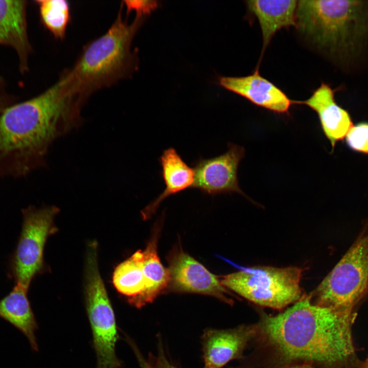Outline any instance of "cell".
<instances>
[{
	"label": "cell",
	"mask_w": 368,
	"mask_h": 368,
	"mask_svg": "<svg viewBox=\"0 0 368 368\" xmlns=\"http://www.w3.org/2000/svg\"><path fill=\"white\" fill-rule=\"evenodd\" d=\"M135 355L141 368H149L147 360L143 356L140 351H136Z\"/></svg>",
	"instance_id": "obj_24"
},
{
	"label": "cell",
	"mask_w": 368,
	"mask_h": 368,
	"mask_svg": "<svg viewBox=\"0 0 368 368\" xmlns=\"http://www.w3.org/2000/svg\"><path fill=\"white\" fill-rule=\"evenodd\" d=\"M28 290L15 284L11 291L0 300V317L21 331L32 349L38 351L35 335L38 326L28 298Z\"/></svg>",
	"instance_id": "obj_18"
},
{
	"label": "cell",
	"mask_w": 368,
	"mask_h": 368,
	"mask_svg": "<svg viewBox=\"0 0 368 368\" xmlns=\"http://www.w3.org/2000/svg\"><path fill=\"white\" fill-rule=\"evenodd\" d=\"M220 85L261 107L278 113H288L293 101L271 82L262 76L258 69L243 77H221Z\"/></svg>",
	"instance_id": "obj_12"
},
{
	"label": "cell",
	"mask_w": 368,
	"mask_h": 368,
	"mask_svg": "<svg viewBox=\"0 0 368 368\" xmlns=\"http://www.w3.org/2000/svg\"><path fill=\"white\" fill-rule=\"evenodd\" d=\"M303 269L296 266L241 268L222 277L221 284L260 306L282 310L305 295L300 285Z\"/></svg>",
	"instance_id": "obj_5"
},
{
	"label": "cell",
	"mask_w": 368,
	"mask_h": 368,
	"mask_svg": "<svg viewBox=\"0 0 368 368\" xmlns=\"http://www.w3.org/2000/svg\"><path fill=\"white\" fill-rule=\"evenodd\" d=\"M283 368H316L314 365L309 363H298L286 366Z\"/></svg>",
	"instance_id": "obj_25"
},
{
	"label": "cell",
	"mask_w": 368,
	"mask_h": 368,
	"mask_svg": "<svg viewBox=\"0 0 368 368\" xmlns=\"http://www.w3.org/2000/svg\"><path fill=\"white\" fill-rule=\"evenodd\" d=\"M307 105L317 114L324 134L332 148L345 138L353 124L348 112L338 105L334 99V90L322 83L308 99L293 101Z\"/></svg>",
	"instance_id": "obj_13"
},
{
	"label": "cell",
	"mask_w": 368,
	"mask_h": 368,
	"mask_svg": "<svg viewBox=\"0 0 368 368\" xmlns=\"http://www.w3.org/2000/svg\"><path fill=\"white\" fill-rule=\"evenodd\" d=\"M167 259L170 277L169 290L211 295L229 305L233 304L219 278L185 252L180 243L174 246Z\"/></svg>",
	"instance_id": "obj_9"
},
{
	"label": "cell",
	"mask_w": 368,
	"mask_h": 368,
	"mask_svg": "<svg viewBox=\"0 0 368 368\" xmlns=\"http://www.w3.org/2000/svg\"><path fill=\"white\" fill-rule=\"evenodd\" d=\"M157 354H150L147 360L149 368H178L172 364L166 355L161 339L159 338Z\"/></svg>",
	"instance_id": "obj_22"
},
{
	"label": "cell",
	"mask_w": 368,
	"mask_h": 368,
	"mask_svg": "<svg viewBox=\"0 0 368 368\" xmlns=\"http://www.w3.org/2000/svg\"><path fill=\"white\" fill-rule=\"evenodd\" d=\"M25 1L0 0V43L15 50L22 70L27 67L30 44L27 31Z\"/></svg>",
	"instance_id": "obj_15"
},
{
	"label": "cell",
	"mask_w": 368,
	"mask_h": 368,
	"mask_svg": "<svg viewBox=\"0 0 368 368\" xmlns=\"http://www.w3.org/2000/svg\"><path fill=\"white\" fill-rule=\"evenodd\" d=\"M142 259L143 251L139 250L120 263L113 274L114 287L119 292L127 297L131 305L145 288Z\"/></svg>",
	"instance_id": "obj_19"
},
{
	"label": "cell",
	"mask_w": 368,
	"mask_h": 368,
	"mask_svg": "<svg viewBox=\"0 0 368 368\" xmlns=\"http://www.w3.org/2000/svg\"><path fill=\"white\" fill-rule=\"evenodd\" d=\"M41 20L45 27L57 39L65 36L70 18V8L64 0L38 1Z\"/></svg>",
	"instance_id": "obj_20"
},
{
	"label": "cell",
	"mask_w": 368,
	"mask_h": 368,
	"mask_svg": "<svg viewBox=\"0 0 368 368\" xmlns=\"http://www.w3.org/2000/svg\"><path fill=\"white\" fill-rule=\"evenodd\" d=\"M59 211L54 205L29 206L22 210V228L12 258L11 270L15 284L27 290L42 269L45 243L55 229L54 221Z\"/></svg>",
	"instance_id": "obj_8"
},
{
	"label": "cell",
	"mask_w": 368,
	"mask_h": 368,
	"mask_svg": "<svg viewBox=\"0 0 368 368\" xmlns=\"http://www.w3.org/2000/svg\"><path fill=\"white\" fill-rule=\"evenodd\" d=\"M363 6L358 1H298L295 28L316 49L344 54L364 32Z\"/></svg>",
	"instance_id": "obj_4"
},
{
	"label": "cell",
	"mask_w": 368,
	"mask_h": 368,
	"mask_svg": "<svg viewBox=\"0 0 368 368\" xmlns=\"http://www.w3.org/2000/svg\"><path fill=\"white\" fill-rule=\"evenodd\" d=\"M6 103L0 96V113L6 108Z\"/></svg>",
	"instance_id": "obj_26"
},
{
	"label": "cell",
	"mask_w": 368,
	"mask_h": 368,
	"mask_svg": "<svg viewBox=\"0 0 368 368\" xmlns=\"http://www.w3.org/2000/svg\"><path fill=\"white\" fill-rule=\"evenodd\" d=\"M225 153L210 158H199L193 164L194 182L192 189L215 195L238 193L244 195L239 186L238 168L245 149L229 143Z\"/></svg>",
	"instance_id": "obj_10"
},
{
	"label": "cell",
	"mask_w": 368,
	"mask_h": 368,
	"mask_svg": "<svg viewBox=\"0 0 368 368\" xmlns=\"http://www.w3.org/2000/svg\"><path fill=\"white\" fill-rule=\"evenodd\" d=\"M358 368H368V357L363 362H360Z\"/></svg>",
	"instance_id": "obj_27"
},
{
	"label": "cell",
	"mask_w": 368,
	"mask_h": 368,
	"mask_svg": "<svg viewBox=\"0 0 368 368\" xmlns=\"http://www.w3.org/2000/svg\"><path fill=\"white\" fill-rule=\"evenodd\" d=\"M347 146L352 150L368 154V122L353 125L345 137Z\"/></svg>",
	"instance_id": "obj_21"
},
{
	"label": "cell",
	"mask_w": 368,
	"mask_h": 368,
	"mask_svg": "<svg viewBox=\"0 0 368 368\" xmlns=\"http://www.w3.org/2000/svg\"><path fill=\"white\" fill-rule=\"evenodd\" d=\"M125 5L127 9V12L134 10L136 13H142L148 15L157 7L155 1H125Z\"/></svg>",
	"instance_id": "obj_23"
},
{
	"label": "cell",
	"mask_w": 368,
	"mask_h": 368,
	"mask_svg": "<svg viewBox=\"0 0 368 368\" xmlns=\"http://www.w3.org/2000/svg\"><path fill=\"white\" fill-rule=\"evenodd\" d=\"M354 310L319 306L304 295L275 315L260 313L254 350L236 368H283L309 363L316 368H358L352 327Z\"/></svg>",
	"instance_id": "obj_1"
},
{
	"label": "cell",
	"mask_w": 368,
	"mask_h": 368,
	"mask_svg": "<svg viewBox=\"0 0 368 368\" xmlns=\"http://www.w3.org/2000/svg\"><path fill=\"white\" fill-rule=\"evenodd\" d=\"M160 225L158 221L154 226L151 238L145 249L143 251L142 263L146 285L142 293L132 305L137 308L152 303L169 287L170 279L169 270L163 265L157 254V246Z\"/></svg>",
	"instance_id": "obj_17"
},
{
	"label": "cell",
	"mask_w": 368,
	"mask_h": 368,
	"mask_svg": "<svg viewBox=\"0 0 368 368\" xmlns=\"http://www.w3.org/2000/svg\"><path fill=\"white\" fill-rule=\"evenodd\" d=\"M85 101L67 71L41 94L0 114V176L20 177L44 166L57 139L81 125Z\"/></svg>",
	"instance_id": "obj_2"
},
{
	"label": "cell",
	"mask_w": 368,
	"mask_h": 368,
	"mask_svg": "<svg viewBox=\"0 0 368 368\" xmlns=\"http://www.w3.org/2000/svg\"><path fill=\"white\" fill-rule=\"evenodd\" d=\"M318 286L309 294L317 305L354 310L368 284V223Z\"/></svg>",
	"instance_id": "obj_7"
},
{
	"label": "cell",
	"mask_w": 368,
	"mask_h": 368,
	"mask_svg": "<svg viewBox=\"0 0 368 368\" xmlns=\"http://www.w3.org/2000/svg\"><path fill=\"white\" fill-rule=\"evenodd\" d=\"M296 0L246 1L247 8L258 19L262 31L263 54L271 39L282 28L296 26Z\"/></svg>",
	"instance_id": "obj_16"
},
{
	"label": "cell",
	"mask_w": 368,
	"mask_h": 368,
	"mask_svg": "<svg viewBox=\"0 0 368 368\" xmlns=\"http://www.w3.org/2000/svg\"><path fill=\"white\" fill-rule=\"evenodd\" d=\"M256 331L255 324L229 329L206 330L202 336L204 368H222L232 360L242 359L243 352Z\"/></svg>",
	"instance_id": "obj_11"
},
{
	"label": "cell",
	"mask_w": 368,
	"mask_h": 368,
	"mask_svg": "<svg viewBox=\"0 0 368 368\" xmlns=\"http://www.w3.org/2000/svg\"><path fill=\"white\" fill-rule=\"evenodd\" d=\"M159 161L165 188L142 211L144 220L150 218L166 198L187 189H192L193 186L194 170L187 164L174 148L170 147L165 149Z\"/></svg>",
	"instance_id": "obj_14"
},
{
	"label": "cell",
	"mask_w": 368,
	"mask_h": 368,
	"mask_svg": "<svg viewBox=\"0 0 368 368\" xmlns=\"http://www.w3.org/2000/svg\"><path fill=\"white\" fill-rule=\"evenodd\" d=\"M146 16L136 13L134 20L128 24L119 13L108 31L84 50L69 70L83 99L131 73L134 66L131 42Z\"/></svg>",
	"instance_id": "obj_3"
},
{
	"label": "cell",
	"mask_w": 368,
	"mask_h": 368,
	"mask_svg": "<svg viewBox=\"0 0 368 368\" xmlns=\"http://www.w3.org/2000/svg\"><path fill=\"white\" fill-rule=\"evenodd\" d=\"M366 29L368 30V20H367V24H366Z\"/></svg>",
	"instance_id": "obj_28"
},
{
	"label": "cell",
	"mask_w": 368,
	"mask_h": 368,
	"mask_svg": "<svg viewBox=\"0 0 368 368\" xmlns=\"http://www.w3.org/2000/svg\"><path fill=\"white\" fill-rule=\"evenodd\" d=\"M88 246L85 270V304L97 357L96 368H122L116 347L119 339L114 311L101 277L97 246Z\"/></svg>",
	"instance_id": "obj_6"
}]
</instances>
